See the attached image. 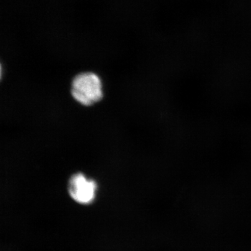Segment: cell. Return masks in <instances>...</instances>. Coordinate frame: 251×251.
Masks as SVG:
<instances>
[{
  "instance_id": "6da1fadb",
  "label": "cell",
  "mask_w": 251,
  "mask_h": 251,
  "mask_svg": "<svg viewBox=\"0 0 251 251\" xmlns=\"http://www.w3.org/2000/svg\"><path fill=\"white\" fill-rule=\"evenodd\" d=\"M74 99L84 105H91L103 97L102 84L98 75L92 72L82 73L74 77L72 84Z\"/></svg>"
},
{
  "instance_id": "7a4b0ae2",
  "label": "cell",
  "mask_w": 251,
  "mask_h": 251,
  "mask_svg": "<svg viewBox=\"0 0 251 251\" xmlns=\"http://www.w3.org/2000/svg\"><path fill=\"white\" fill-rule=\"evenodd\" d=\"M68 190L74 201L80 204H88L95 198L97 184L85 175L77 173L69 180Z\"/></svg>"
}]
</instances>
